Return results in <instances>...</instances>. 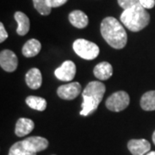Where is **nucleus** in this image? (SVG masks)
<instances>
[{
    "label": "nucleus",
    "instance_id": "nucleus-1",
    "mask_svg": "<svg viewBox=\"0 0 155 155\" xmlns=\"http://www.w3.org/2000/svg\"><path fill=\"white\" fill-rule=\"evenodd\" d=\"M101 34L107 43L116 49H122L127 44V33L121 22L114 17H106L102 21Z\"/></svg>",
    "mask_w": 155,
    "mask_h": 155
},
{
    "label": "nucleus",
    "instance_id": "nucleus-2",
    "mask_svg": "<svg viewBox=\"0 0 155 155\" xmlns=\"http://www.w3.org/2000/svg\"><path fill=\"white\" fill-rule=\"evenodd\" d=\"M105 85L100 81H91L82 92L83 103L80 115L87 116L93 113L99 105L105 93Z\"/></svg>",
    "mask_w": 155,
    "mask_h": 155
},
{
    "label": "nucleus",
    "instance_id": "nucleus-3",
    "mask_svg": "<svg viewBox=\"0 0 155 155\" xmlns=\"http://www.w3.org/2000/svg\"><path fill=\"white\" fill-rule=\"evenodd\" d=\"M122 24L133 32H138L145 28L150 22V15L140 4L130 9L124 10L121 15Z\"/></svg>",
    "mask_w": 155,
    "mask_h": 155
},
{
    "label": "nucleus",
    "instance_id": "nucleus-4",
    "mask_svg": "<svg viewBox=\"0 0 155 155\" xmlns=\"http://www.w3.org/2000/svg\"><path fill=\"white\" fill-rule=\"evenodd\" d=\"M72 48L78 55L86 61L96 59L100 52L97 45L85 39H77L73 42Z\"/></svg>",
    "mask_w": 155,
    "mask_h": 155
},
{
    "label": "nucleus",
    "instance_id": "nucleus-5",
    "mask_svg": "<svg viewBox=\"0 0 155 155\" xmlns=\"http://www.w3.org/2000/svg\"><path fill=\"white\" fill-rule=\"evenodd\" d=\"M130 102L129 96L126 91H120L110 95L106 100L105 105L108 110L114 112H120L127 108Z\"/></svg>",
    "mask_w": 155,
    "mask_h": 155
},
{
    "label": "nucleus",
    "instance_id": "nucleus-6",
    "mask_svg": "<svg viewBox=\"0 0 155 155\" xmlns=\"http://www.w3.org/2000/svg\"><path fill=\"white\" fill-rule=\"evenodd\" d=\"M22 146L25 149L34 153H37L48 147V140L41 136H31L22 140Z\"/></svg>",
    "mask_w": 155,
    "mask_h": 155
},
{
    "label": "nucleus",
    "instance_id": "nucleus-7",
    "mask_svg": "<svg viewBox=\"0 0 155 155\" xmlns=\"http://www.w3.org/2000/svg\"><path fill=\"white\" fill-rule=\"evenodd\" d=\"M55 77L61 81H72L76 75V66L71 61H66L54 71Z\"/></svg>",
    "mask_w": 155,
    "mask_h": 155
},
{
    "label": "nucleus",
    "instance_id": "nucleus-8",
    "mask_svg": "<svg viewBox=\"0 0 155 155\" xmlns=\"http://www.w3.org/2000/svg\"><path fill=\"white\" fill-rule=\"evenodd\" d=\"M0 66L5 72H12L17 68L18 60L17 55L11 50L5 49L0 53Z\"/></svg>",
    "mask_w": 155,
    "mask_h": 155
},
{
    "label": "nucleus",
    "instance_id": "nucleus-9",
    "mask_svg": "<svg viewBox=\"0 0 155 155\" xmlns=\"http://www.w3.org/2000/svg\"><path fill=\"white\" fill-rule=\"evenodd\" d=\"M81 85L78 82L63 84L57 89V94L61 99L72 100L76 98L81 92Z\"/></svg>",
    "mask_w": 155,
    "mask_h": 155
},
{
    "label": "nucleus",
    "instance_id": "nucleus-10",
    "mask_svg": "<svg viewBox=\"0 0 155 155\" xmlns=\"http://www.w3.org/2000/svg\"><path fill=\"white\" fill-rule=\"evenodd\" d=\"M127 148L133 155H144L150 151L151 145L145 139H133L127 142Z\"/></svg>",
    "mask_w": 155,
    "mask_h": 155
},
{
    "label": "nucleus",
    "instance_id": "nucleus-11",
    "mask_svg": "<svg viewBox=\"0 0 155 155\" xmlns=\"http://www.w3.org/2000/svg\"><path fill=\"white\" fill-rule=\"evenodd\" d=\"M35 127V123L28 118H20L16 123L15 134L18 137H23L30 134Z\"/></svg>",
    "mask_w": 155,
    "mask_h": 155
},
{
    "label": "nucleus",
    "instance_id": "nucleus-12",
    "mask_svg": "<svg viewBox=\"0 0 155 155\" xmlns=\"http://www.w3.org/2000/svg\"><path fill=\"white\" fill-rule=\"evenodd\" d=\"M25 81L28 87L33 90L39 89L42 84V76L38 68H31L25 76Z\"/></svg>",
    "mask_w": 155,
    "mask_h": 155
},
{
    "label": "nucleus",
    "instance_id": "nucleus-13",
    "mask_svg": "<svg viewBox=\"0 0 155 155\" xmlns=\"http://www.w3.org/2000/svg\"><path fill=\"white\" fill-rule=\"evenodd\" d=\"M95 77L99 80H107L113 74V67L109 62H101L94 67L93 70Z\"/></svg>",
    "mask_w": 155,
    "mask_h": 155
},
{
    "label": "nucleus",
    "instance_id": "nucleus-14",
    "mask_svg": "<svg viewBox=\"0 0 155 155\" xmlns=\"http://www.w3.org/2000/svg\"><path fill=\"white\" fill-rule=\"evenodd\" d=\"M71 24L78 28H84L88 25V17L81 11H73L69 14Z\"/></svg>",
    "mask_w": 155,
    "mask_h": 155
},
{
    "label": "nucleus",
    "instance_id": "nucleus-15",
    "mask_svg": "<svg viewBox=\"0 0 155 155\" xmlns=\"http://www.w3.org/2000/svg\"><path fill=\"white\" fill-rule=\"evenodd\" d=\"M15 19L17 22V33L19 35H27L30 28V22L28 17L21 11H17L15 13Z\"/></svg>",
    "mask_w": 155,
    "mask_h": 155
},
{
    "label": "nucleus",
    "instance_id": "nucleus-16",
    "mask_svg": "<svg viewBox=\"0 0 155 155\" xmlns=\"http://www.w3.org/2000/svg\"><path fill=\"white\" fill-rule=\"evenodd\" d=\"M41 48V44L36 39H30L23 45L22 47V54L27 57L31 58L34 56L37 55Z\"/></svg>",
    "mask_w": 155,
    "mask_h": 155
},
{
    "label": "nucleus",
    "instance_id": "nucleus-17",
    "mask_svg": "<svg viewBox=\"0 0 155 155\" xmlns=\"http://www.w3.org/2000/svg\"><path fill=\"white\" fill-rule=\"evenodd\" d=\"M140 107L146 111L155 110V91L146 92L140 98Z\"/></svg>",
    "mask_w": 155,
    "mask_h": 155
},
{
    "label": "nucleus",
    "instance_id": "nucleus-18",
    "mask_svg": "<svg viewBox=\"0 0 155 155\" xmlns=\"http://www.w3.org/2000/svg\"><path fill=\"white\" fill-rule=\"evenodd\" d=\"M26 104L29 108L35 110L43 111L47 108V101L44 98L36 96H28L26 98Z\"/></svg>",
    "mask_w": 155,
    "mask_h": 155
},
{
    "label": "nucleus",
    "instance_id": "nucleus-19",
    "mask_svg": "<svg viewBox=\"0 0 155 155\" xmlns=\"http://www.w3.org/2000/svg\"><path fill=\"white\" fill-rule=\"evenodd\" d=\"M9 155H36V153H30L25 149L22 146V140H21L12 145V147L9 151Z\"/></svg>",
    "mask_w": 155,
    "mask_h": 155
},
{
    "label": "nucleus",
    "instance_id": "nucleus-20",
    "mask_svg": "<svg viewBox=\"0 0 155 155\" xmlns=\"http://www.w3.org/2000/svg\"><path fill=\"white\" fill-rule=\"evenodd\" d=\"M35 10L42 16H48L51 12V8L47 5V0H33Z\"/></svg>",
    "mask_w": 155,
    "mask_h": 155
},
{
    "label": "nucleus",
    "instance_id": "nucleus-21",
    "mask_svg": "<svg viewBox=\"0 0 155 155\" xmlns=\"http://www.w3.org/2000/svg\"><path fill=\"white\" fill-rule=\"evenodd\" d=\"M117 1H118V5L121 6L123 10L130 9L140 4L139 0H117Z\"/></svg>",
    "mask_w": 155,
    "mask_h": 155
},
{
    "label": "nucleus",
    "instance_id": "nucleus-22",
    "mask_svg": "<svg viewBox=\"0 0 155 155\" xmlns=\"http://www.w3.org/2000/svg\"><path fill=\"white\" fill-rule=\"evenodd\" d=\"M67 0H47V5L49 8H56L65 5Z\"/></svg>",
    "mask_w": 155,
    "mask_h": 155
},
{
    "label": "nucleus",
    "instance_id": "nucleus-23",
    "mask_svg": "<svg viewBox=\"0 0 155 155\" xmlns=\"http://www.w3.org/2000/svg\"><path fill=\"white\" fill-rule=\"evenodd\" d=\"M140 4L145 9H152L155 6V0H139Z\"/></svg>",
    "mask_w": 155,
    "mask_h": 155
},
{
    "label": "nucleus",
    "instance_id": "nucleus-24",
    "mask_svg": "<svg viewBox=\"0 0 155 155\" xmlns=\"http://www.w3.org/2000/svg\"><path fill=\"white\" fill-rule=\"evenodd\" d=\"M8 38V33L5 28L4 24L0 23V42H4L6 39Z\"/></svg>",
    "mask_w": 155,
    "mask_h": 155
},
{
    "label": "nucleus",
    "instance_id": "nucleus-25",
    "mask_svg": "<svg viewBox=\"0 0 155 155\" xmlns=\"http://www.w3.org/2000/svg\"><path fill=\"white\" fill-rule=\"evenodd\" d=\"M147 155H155V151H152V152H149Z\"/></svg>",
    "mask_w": 155,
    "mask_h": 155
},
{
    "label": "nucleus",
    "instance_id": "nucleus-26",
    "mask_svg": "<svg viewBox=\"0 0 155 155\" xmlns=\"http://www.w3.org/2000/svg\"><path fill=\"white\" fill-rule=\"evenodd\" d=\"M153 143H154L155 145V131L153 132Z\"/></svg>",
    "mask_w": 155,
    "mask_h": 155
}]
</instances>
